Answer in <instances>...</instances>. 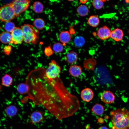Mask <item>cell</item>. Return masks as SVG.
Returning a JSON list of instances; mask_svg holds the SVG:
<instances>
[{"instance_id": "cell-1", "label": "cell", "mask_w": 129, "mask_h": 129, "mask_svg": "<svg viewBox=\"0 0 129 129\" xmlns=\"http://www.w3.org/2000/svg\"><path fill=\"white\" fill-rule=\"evenodd\" d=\"M58 88L55 90H33L29 95L34 105L43 106L61 120L72 116L80 105L78 98L65 90L63 84L61 83L59 90Z\"/></svg>"}, {"instance_id": "cell-2", "label": "cell", "mask_w": 129, "mask_h": 129, "mask_svg": "<svg viewBox=\"0 0 129 129\" xmlns=\"http://www.w3.org/2000/svg\"><path fill=\"white\" fill-rule=\"evenodd\" d=\"M112 129H129V111L124 108L111 111L110 113Z\"/></svg>"}, {"instance_id": "cell-3", "label": "cell", "mask_w": 129, "mask_h": 129, "mask_svg": "<svg viewBox=\"0 0 129 129\" xmlns=\"http://www.w3.org/2000/svg\"><path fill=\"white\" fill-rule=\"evenodd\" d=\"M23 35V41L26 43L37 44L38 40L39 32L32 25L25 24L21 26Z\"/></svg>"}, {"instance_id": "cell-4", "label": "cell", "mask_w": 129, "mask_h": 129, "mask_svg": "<svg viewBox=\"0 0 129 129\" xmlns=\"http://www.w3.org/2000/svg\"><path fill=\"white\" fill-rule=\"evenodd\" d=\"M15 16L14 11L10 4L5 5L0 8V20L2 21H11Z\"/></svg>"}, {"instance_id": "cell-5", "label": "cell", "mask_w": 129, "mask_h": 129, "mask_svg": "<svg viewBox=\"0 0 129 129\" xmlns=\"http://www.w3.org/2000/svg\"><path fill=\"white\" fill-rule=\"evenodd\" d=\"M61 68L56 62L51 60L45 71V75L48 79L52 80L56 79L59 75L61 71Z\"/></svg>"}, {"instance_id": "cell-6", "label": "cell", "mask_w": 129, "mask_h": 129, "mask_svg": "<svg viewBox=\"0 0 129 129\" xmlns=\"http://www.w3.org/2000/svg\"><path fill=\"white\" fill-rule=\"evenodd\" d=\"M30 1L28 0H17L13 1L10 4L13 8L15 16L18 17L26 10L29 6Z\"/></svg>"}, {"instance_id": "cell-7", "label": "cell", "mask_w": 129, "mask_h": 129, "mask_svg": "<svg viewBox=\"0 0 129 129\" xmlns=\"http://www.w3.org/2000/svg\"><path fill=\"white\" fill-rule=\"evenodd\" d=\"M11 39L10 43L14 44H20L23 41V33L21 28L16 27L11 33Z\"/></svg>"}, {"instance_id": "cell-8", "label": "cell", "mask_w": 129, "mask_h": 129, "mask_svg": "<svg viewBox=\"0 0 129 129\" xmlns=\"http://www.w3.org/2000/svg\"><path fill=\"white\" fill-rule=\"evenodd\" d=\"M115 96L113 93L110 91H106L102 94L100 97L101 100L107 104L113 103L115 100Z\"/></svg>"}, {"instance_id": "cell-9", "label": "cell", "mask_w": 129, "mask_h": 129, "mask_svg": "<svg viewBox=\"0 0 129 129\" xmlns=\"http://www.w3.org/2000/svg\"><path fill=\"white\" fill-rule=\"evenodd\" d=\"M111 31L106 26L100 28L98 30L97 35L98 37L102 40H105L110 37Z\"/></svg>"}, {"instance_id": "cell-10", "label": "cell", "mask_w": 129, "mask_h": 129, "mask_svg": "<svg viewBox=\"0 0 129 129\" xmlns=\"http://www.w3.org/2000/svg\"><path fill=\"white\" fill-rule=\"evenodd\" d=\"M94 93L92 90L89 88H86L83 90L81 93L82 100L84 102H89L93 98Z\"/></svg>"}, {"instance_id": "cell-11", "label": "cell", "mask_w": 129, "mask_h": 129, "mask_svg": "<svg viewBox=\"0 0 129 129\" xmlns=\"http://www.w3.org/2000/svg\"><path fill=\"white\" fill-rule=\"evenodd\" d=\"M30 122L32 124H36L43 121L44 118L42 113L39 111L33 112L30 116Z\"/></svg>"}, {"instance_id": "cell-12", "label": "cell", "mask_w": 129, "mask_h": 129, "mask_svg": "<svg viewBox=\"0 0 129 129\" xmlns=\"http://www.w3.org/2000/svg\"><path fill=\"white\" fill-rule=\"evenodd\" d=\"M69 72L72 76L77 77L80 76L82 72V69L81 66L76 65H74L70 66Z\"/></svg>"}, {"instance_id": "cell-13", "label": "cell", "mask_w": 129, "mask_h": 129, "mask_svg": "<svg viewBox=\"0 0 129 129\" xmlns=\"http://www.w3.org/2000/svg\"><path fill=\"white\" fill-rule=\"evenodd\" d=\"M124 33L121 29L117 28L111 32L110 37L116 42L121 41L123 38Z\"/></svg>"}, {"instance_id": "cell-14", "label": "cell", "mask_w": 129, "mask_h": 129, "mask_svg": "<svg viewBox=\"0 0 129 129\" xmlns=\"http://www.w3.org/2000/svg\"><path fill=\"white\" fill-rule=\"evenodd\" d=\"M78 59L77 54L74 51L69 52L66 56V61L69 64H74L75 63Z\"/></svg>"}, {"instance_id": "cell-15", "label": "cell", "mask_w": 129, "mask_h": 129, "mask_svg": "<svg viewBox=\"0 0 129 129\" xmlns=\"http://www.w3.org/2000/svg\"><path fill=\"white\" fill-rule=\"evenodd\" d=\"M59 39L60 42L64 44L69 43L71 39V36L69 32L67 31H63L59 35Z\"/></svg>"}, {"instance_id": "cell-16", "label": "cell", "mask_w": 129, "mask_h": 129, "mask_svg": "<svg viewBox=\"0 0 129 129\" xmlns=\"http://www.w3.org/2000/svg\"><path fill=\"white\" fill-rule=\"evenodd\" d=\"M91 111L95 115L99 116L102 114L104 113V107L100 104L96 103L92 107Z\"/></svg>"}, {"instance_id": "cell-17", "label": "cell", "mask_w": 129, "mask_h": 129, "mask_svg": "<svg viewBox=\"0 0 129 129\" xmlns=\"http://www.w3.org/2000/svg\"><path fill=\"white\" fill-rule=\"evenodd\" d=\"M11 39V33L6 31L2 32L0 35V40L4 44L10 43Z\"/></svg>"}, {"instance_id": "cell-18", "label": "cell", "mask_w": 129, "mask_h": 129, "mask_svg": "<svg viewBox=\"0 0 129 129\" xmlns=\"http://www.w3.org/2000/svg\"><path fill=\"white\" fill-rule=\"evenodd\" d=\"M18 92L21 94H24L28 92L30 87L28 84L25 83H21L19 84L17 87Z\"/></svg>"}, {"instance_id": "cell-19", "label": "cell", "mask_w": 129, "mask_h": 129, "mask_svg": "<svg viewBox=\"0 0 129 129\" xmlns=\"http://www.w3.org/2000/svg\"><path fill=\"white\" fill-rule=\"evenodd\" d=\"M87 22L88 24L90 26L96 27L99 24V19L98 16L97 15H92L90 16L88 18Z\"/></svg>"}, {"instance_id": "cell-20", "label": "cell", "mask_w": 129, "mask_h": 129, "mask_svg": "<svg viewBox=\"0 0 129 129\" xmlns=\"http://www.w3.org/2000/svg\"><path fill=\"white\" fill-rule=\"evenodd\" d=\"M13 81L12 78L10 75L6 74L2 78V85L6 87H9L12 85Z\"/></svg>"}, {"instance_id": "cell-21", "label": "cell", "mask_w": 129, "mask_h": 129, "mask_svg": "<svg viewBox=\"0 0 129 129\" xmlns=\"http://www.w3.org/2000/svg\"><path fill=\"white\" fill-rule=\"evenodd\" d=\"M78 14L82 16L87 15L89 12V9L88 7L84 5H81L79 6L77 9Z\"/></svg>"}, {"instance_id": "cell-22", "label": "cell", "mask_w": 129, "mask_h": 129, "mask_svg": "<svg viewBox=\"0 0 129 129\" xmlns=\"http://www.w3.org/2000/svg\"><path fill=\"white\" fill-rule=\"evenodd\" d=\"M33 24L37 29L42 30L44 28L45 25L44 21L42 18H38L35 19L33 21Z\"/></svg>"}, {"instance_id": "cell-23", "label": "cell", "mask_w": 129, "mask_h": 129, "mask_svg": "<svg viewBox=\"0 0 129 129\" xmlns=\"http://www.w3.org/2000/svg\"><path fill=\"white\" fill-rule=\"evenodd\" d=\"M44 8L43 4L40 2L37 1L34 2L32 5V9L36 13H39L42 12Z\"/></svg>"}, {"instance_id": "cell-24", "label": "cell", "mask_w": 129, "mask_h": 129, "mask_svg": "<svg viewBox=\"0 0 129 129\" xmlns=\"http://www.w3.org/2000/svg\"><path fill=\"white\" fill-rule=\"evenodd\" d=\"M17 109L14 106L12 105L8 107L6 109V112L7 115L12 117L15 115L17 112Z\"/></svg>"}, {"instance_id": "cell-25", "label": "cell", "mask_w": 129, "mask_h": 129, "mask_svg": "<svg viewBox=\"0 0 129 129\" xmlns=\"http://www.w3.org/2000/svg\"><path fill=\"white\" fill-rule=\"evenodd\" d=\"M74 42L76 46L80 47L84 45L85 43V40L84 38L82 37L77 36L75 38Z\"/></svg>"}, {"instance_id": "cell-26", "label": "cell", "mask_w": 129, "mask_h": 129, "mask_svg": "<svg viewBox=\"0 0 129 129\" xmlns=\"http://www.w3.org/2000/svg\"><path fill=\"white\" fill-rule=\"evenodd\" d=\"M15 27L14 23L11 21L6 22L4 25V28L6 31L10 33Z\"/></svg>"}, {"instance_id": "cell-27", "label": "cell", "mask_w": 129, "mask_h": 129, "mask_svg": "<svg viewBox=\"0 0 129 129\" xmlns=\"http://www.w3.org/2000/svg\"><path fill=\"white\" fill-rule=\"evenodd\" d=\"M53 51L56 53H60L63 50V46L60 43H56L53 45Z\"/></svg>"}, {"instance_id": "cell-28", "label": "cell", "mask_w": 129, "mask_h": 129, "mask_svg": "<svg viewBox=\"0 0 129 129\" xmlns=\"http://www.w3.org/2000/svg\"><path fill=\"white\" fill-rule=\"evenodd\" d=\"M103 0H94L92 1V5L96 9L99 10L102 8L104 5Z\"/></svg>"}, {"instance_id": "cell-29", "label": "cell", "mask_w": 129, "mask_h": 129, "mask_svg": "<svg viewBox=\"0 0 129 129\" xmlns=\"http://www.w3.org/2000/svg\"><path fill=\"white\" fill-rule=\"evenodd\" d=\"M44 52L45 54L47 57H49L52 55L54 53L50 46L45 48Z\"/></svg>"}, {"instance_id": "cell-30", "label": "cell", "mask_w": 129, "mask_h": 129, "mask_svg": "<svg viewBox=\"0 0 129 129\" xmlns=\"http://www.w3.org/2000/svg\"><path fill=\"white\" fill-rule=\"evenodd\" d=\"M12 49L11 46H7L5 47L3 49V51L5 53L6 55H9L11 53Z\"/></svg>"}, {"instance_id": "cell-31", "label": "cell", "mask_w": 129, "mask_h": 129, "mask_svg": "<svg viewBox=\"0 0 129 129\" xmlns=\"http://www.w3.org/2000/svg\"><path fill=\"white\" fill-rule=\"evenodd\" d=\"M98 129H108L105 126H101Z\"/></svg>"}, {"instance_id": "cell-32", "label": "cell", "mask_w": 129, "mask_h": 129, "mask_svg": "<svg viewBox=\"0 0 129 129\" xmlns=\"http://www.w3.org/2000/svg\"><path fill=\"white\" fill-rule=\"evenodd\" d=\"M80 2L82 4H85L87 1V0H80Z\"/></svg>"}, {"instance_id": "cell-33", "label": "cell", "mask_w": 129, "mask_h": 129, "mask_svg": "<svg viewBox=\"0 0 129 129\" xmlns=\"http://www.w3.org/2000/svg\"><path fill=\"white\" fill-rule=\"evenodd\" d=\"M1 86L0 85V91H1Z\"/></svg>"}, {"instance_id": "cell-34", "label": "cell", "mask_w": 129, "mask_h": 129, "mask_svg": "<svg viewBox=\"0 0 129 129\" xmlns=\"http://www.w3.org/2000/svg\"></svg>"}]
</instances>
